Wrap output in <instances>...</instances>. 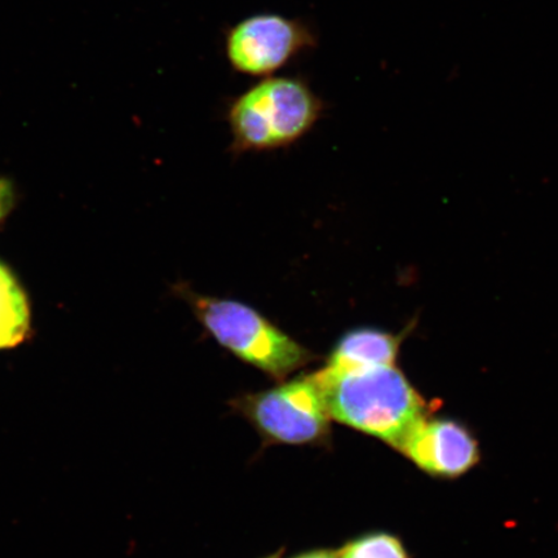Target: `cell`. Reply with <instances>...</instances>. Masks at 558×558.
I'll return each mask as SVG.
<instances>
[{
    "label": "cell",
    "mask_w": 558,
    "mask_h": 558,
    "mask_svg": "<svg viewBox=\"0 0 558 558\" xmlns=\"http://www.w3.org/2000/svg\"><path fill=\"white\" fill-rule=\"evenodd\" d=\"M13 204V191L9 181L0 180V220L5 218Z\"/></svg>",
    "instance_id": "30bf717a"
},
{
    "label": "cell",
    "mask_w": 558,
    "mask_h": 558,
    "mask_svg": "<svg viewBox=\"0 0 558 558\" xmlns=\"http://www.w3.org/2000/svg\"><path fill=\"white\" fill-rule=\"evenodd\" d=\"M294 558H338V550L316 549L299 555Z\"/></svg>",
    "instance_id": "8fae6325"
},
{
    "label": "cell",
    "mask_w": 558,
    "mask_h": 558,
    "mask_svg": "<svg viewBox=\"0 0 558 558\" xmlns=\"http://www.w3.org/2000/svg\"><path fill=\"white\" fill-rule=\"evenodd\" d=\"M331 418L399 450L424 418L427 403L396 365L320 368L312 374Z\"/></svg>",
    "instance_id": "6da1fadb"
},
{
    "label": "cell",
    "mask_w": 558,
    "mask_h": 558,
    "mask_svg": "<svg viewBox=\"0 0 558 558\" xmlns=\"http://www.w3.org/2000/svg\"><path fill=\"white\" fill-rule=\"evenodd\" d=\"M282 555H283V549L278 550V553L270 555L268 557H264V558H282Z\"/></svg>",
    "instance_id": "7c38bea8"
},
{
    "label": "cell",
    "mask_w": 558,
    "mask_h": 558,
    "mask_svg": "<svg viewBox=\"0 0 558 558\" xmlns=\"http://www.w3.org/2000/svg\"><path fill=\"white\" fill-rule=\"evenodd\" d=\"M232 408L271 445H326L331 416L313 375L236 397Z\"/></svg>",
    "instance_id": "277c9868"
},
{
    "label": "cell",
    "mask_w": 558,
    "mask_h": 558,
    "mask_svg": "<svg viewBox=\"0 0 558 558\" xmlns=\"http://www.w3.org/2000/svg\"><path fill=\"white\" fill-rule=\"evenodd\" d=\"M325 104L302 76H267L236 96L228 108L232 150L288 148L313 130Z\"/></svg>",
    "instance_id": "7a4b0ae2"
},
{
    "label": "cell",
    "mask_w": 558,
    "mask_h": 558,
    "mask_svg": "<svg viewBox=\"0 0 558 558\" xmlns=\"http://www.w3.org/2000/svg\"><path fill=\"white\" fill-rule=\"evenodd\" d=\"M338 558H410L403 543L388 533H369L348 542Z\"/></svg>",
    "instance_id": "9c48e42d"
},
{
    "label": "cell",
    "mask_w": 558,
    "mask_h": 558,
    "mask_svg": "<svg viewBox=\"0 0 558 558\" xmlns=\"http://www.w3.org/2000/svg\"><path fill=\"white\" fill-rule=\"evenodd\" d=\"M29 329L31 313L24 291L0 264V349L23 343Z\"/></svg>",
    "instance_id": "ba28073f"
},
{
    "label": "cell",
    "mask_w": 558,
    "mask_h": 558,
    "mask_svg": "<svg viewBox=\"0 0 558 558\" xmlns=\"http://www.w3.org/2000/svg\"><path fill=\"white\" fill-rule=\"evenodd\" d=\"M402 340V335L375 329L349 331L332 349L326 367L360 369L396 365Z\"/></svg>",
    "instance_id": "52a82bcc"
},
{
    "label": "cell",
    "mask_w": 558,
    "mask_h": 558,
    "mask_svg": "<svg viewBox=\"0 0 558 558\" xmlns=\"http://www.w3.org/2000/svg\"><path fill=\"white\" fill-rule=\"evenodd\" d=\"M199 323L236 359L276 380L310 364L316 355L251 306L185 291Z\"/></svg>",
    "instance_id": "3957f363"
},
{
    "label": "cell",
    "mask_w": 558,
    "mask_h": 558,
    "mask_svg": "<svg viewBox=\"0 0 558 558\" xmlns=\"http://www.w3.org/2000/svg\"><path fill=\"white\" fill-rule=\"evenodd\" d=\"M411 462L438 477H458L478 463L480 450L471 432L449 418H424L399 449Z\"/></svg>",
    "instance_id": "8992f818"
},
{
    "label": "cell",
    "mask_w": 558,
    "mask_h": 558,
    "mask_svg": "<svg viewBox=\"0 0 558 558\" xmlns=\"http://www.w3.org/2000/svg\"><path fill=\"white\" fill-rule=\"evenodd\" d=\"M317 46L316 34L302 20L260 13L230 26L225 48L234 72L267 78L300 53Z\"/></svg>",
    "instance_id": "5b68a950"
}]
</instances>
